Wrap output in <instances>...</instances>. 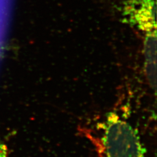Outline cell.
<instances>
[{
    "instance_id": "1",
    "label": "cell",
    "mask_w": 157,
    "mask_h": 157,
    "mask_svg": "<svg viewBox=\"0 0 157 157\" xmlns=\"http://www.w3.org/2000/svg\"><path fill=\"white\" fill-rule=\"evenodd\" d=\"M102 143L107 157H145L137 132L114 113L107 117Z\"/></svg>"
},
{
    "instance_id": "2",
    "label": "cell",
    "mask_w": 157,
    "mask_h": 157,
    "mask_svg": "<svg viewBox=\"0 0 157 157\" xmlns=\"http://www.w3.org/2000/svg\"><path fill=\"white\" fill-rule=\"evenodd\" d=\"M124 20L146 33L156 31L157 0H118Z\"/></svg>"
},
{
    "instance_id": "3",
    "label": "cell",
    "mask_w": 157,
    "mask_h": 157,
    "mask_svg": "<svg viewBox=\"0 0 157 157\" xmlns=\"http://www.w3.org/2000/svg\"><path fill=\"white\" fill-rule=\"evenodd\" d=\"M144 43L146 76L152 90L157 89V32L147 33Z\"/></svg>"
},
{
    "instance_id": "4",
    "label": "cell",
    "mask_w": 157,
    "mask_h": 157,
    "mask_svg": "<svg viewBox=\"0 0 157 157\" xmlns=\"http://www.w3.org/2000/svg\"><path fill=\"white\" fill-rule=\"evenodd\" d=\"M6 151L4 150V147L0 144V157H5Z\"/></svg>"
}]
</instances>
